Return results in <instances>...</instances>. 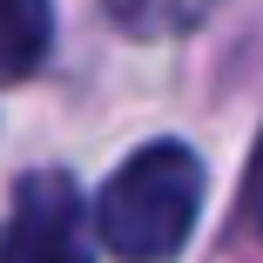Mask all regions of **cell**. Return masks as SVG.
Here are the masks:
<instances>
[{"label":"cell","instance_id":"5","mask_svg":"<svg viewBox=\"0 0 263 263\" xmlns=\"http://www.w3.org/2000/svg\"><path fill=\"white\" fill-rule=\"evenodd\" d=\"M243 209H250V230L263 236V142H256V162H250V189H243Z\"/></svg>","mask_w":263,"mask_h":263},{"label":"cell","instance_id":"3","mask_svg":"<svg viewBox=\"0 0 263 263\" xmlns=\"http://www.w3.org/2000/svg\"><path fill=\"white\" fill-rule=\"evenodd\" d=\"M47 41H54V7L47 0H0V88L27 81L47 61Z\"/></svg>","mask_w":263,"mask_h":263},{"label":"cell","instance_id":"4","mask_svg":"<svg viewBox=\"0 0 263 263\" xmlns=\"http://www.w3.org/2000/svg\"><path fill=\"white\" fill-rule=\"evenodd\" d=\"M108 7V21L135 41H169V34H189L216 0H101Z\"/></svg>","mask_w":263,"mask_h":263},{"label":"cell","instance_id":"1","mask_svg":"<svg viewBox=\"0 0 263 263\" xmlns=\"http://www.w3.org/2000/svg\"><path fill=\"white\" fill-rule=\"evenodd\" d=\"M202 216V155L182 142H148L108 176L95 202V236L122 263H169Z\"/></svg>","mask_w":263,"mask_h":263},{"label":"cell","instance_id":"2","mask_svg":"<svg viewBox=\"0 0 263 263\" xmlns=\"http://www.w3.org/2000/svg\"><path fill=\"white\" fill-rule=\"evenodd\" d=\"M0 263H95L81 189L61 169L21 176L14 209H7V230H0Z\"/></svg>","mask_w":263,"mask_h":263}]
</instances>
